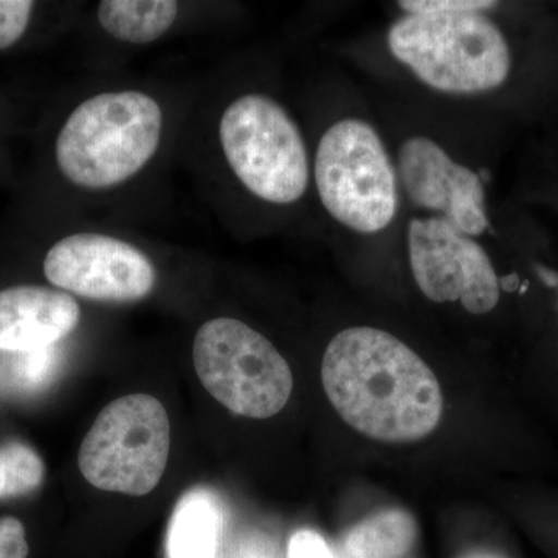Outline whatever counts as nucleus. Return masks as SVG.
Returning <instances> with one entry per match:
<instances>
[{"label": "nucleus", "instance_id": "obj_6", "mask_svg": "<svg viewBox=\"0 0 558 558\" xmlns=\"http://www.w3.org/2000/svg\"><path fill=\"white\" fill-rule=\"evenodd\" d=\"M219 137L231 170L259 199L289 205L306 193V145L279 102L266 95H242L223 112Z\"/></svg>", "mask_w": 558, "mask_h": 558}, {"label": "nucleus", "instance_id": "obj_18", "mask_svg": "<svg viewBox=\"0 0 558 558\" xmlns=\"http://www.w3.org/2000/svg\"><path fill=\"white\" fill-rule=\"evenodd\" d=\"M33 7L35 3L28 0H0V50L9 49L22 38Z\"/></svg>", "mask_w": 558, "mask_h": 558}, {"label": "nucleus", "instance_id": "obj_3", "mask_svg": "<svg viewBox=\"0 0 558 558\" xmlns=\"http://www.w3.org/2000/svg\"><path fill=\"white\" fill-rule=\"evenodd\" d=\"M388 47L422 83L449 94L497 89L512 68L508 40L484 13L407 14L389 28Z\"/></svg>", "mask_w": 558, "mask_h": 558}, {"label": "nucleus", "instance_id": "obj_16", "mask_svg": "<svg viewBox=\"0 0 558 558\" xmlns=\"http://www.w3.org/2000/svg\"><path fill=\"white\" fill-rule=\"evenodd\" d=\"M57 348L46 347L33 351L17 352L13 362L14 380L25 389L44 387L58 366Z\"/></svg>", "mask_w": 558, "mask_h": 558}, {"label": "nucleus", "instance_id": "obj_5", "mask_svg": "<svg viewBox=\"0 0 558 558\" xmlns=\"http://www.w3.org/2000/svg\"><path fill=\"white\" fill-rule=\"evenodd\" d=\"M194 368L205 389L238 416L269 418L288 405L293 374L277 348L234 318H215L197 330Z\"/></svg>", "mask_w": 558, "mask_h": 558}, {"label": "nucleus", "instance_id": "obj_15", "mask_svg": "<svg viewBox=\"0 0 558 558\" xmlns=\"http://www.w3.org/2000/svg\"><path fill=\"white\" fill-rule=\"evenodd\" d=\"M44 480V462L36 451L20 442L0 447V498L21 497Z\"/></svg>", "mask_w": 558, "mask_h": 558}, {"label": "nucleus", "instance_id": "obj_12", "mask_svg": "<svg viewBox=\"0 0 558 558\" xmlns=\"http://www.w3.org/2000/svg\"><path fill=\"white\" fill-rule=\"evenodd\" d=\"M222 506L207 488L183 495L172 512L168 531V557L218 558L222 534Z\"/></svg>", "mask_w": 558, "mask_h": 558}, {"label": "nucleus", "instance_id": "obj_1", "mask_svg": "<svg viewBox=\"0 0 558 558\" xmlns=\"http://www.w3.org/2000/svg\"><path fill=\"white\" fill-rule=\"evenodd\" d=\"M322 380L340 417L366 438L416 442L442 418L438 377L387 330L355 326L337 333L323 355Z\"/></svg>", "mask_w": 558, "mask_h": 558}, {"label": "nucleus", "instance_id": "obj_21", "mask_svg": "<svg viewBox=\"0 0 558 558\" xmlns=\"http://www.w3.org/2000/svg\"><path fill=\"white\" fill-rule=\"evenodd\" d=\"M458 558H508L501 556V554L494 553V550L488 549H473L469 550V553L462 554Z\"/></svg>", "mask_w": 558, "mask_h": 558}, {"label": "nucleus", "instance_id": "obj_20", "mask_svg": "<svg viewBox=\"0 0 558 558\" xmlns=\"http://www.w3.org/2000/svg\"><path fill=\"white\" fill-rule=\"evenodd\" d=\"M288 558H336L328 543L317 532L300 531L290 538Z\"/></svg>", "mask_w": 558, "mask_h": 558}, {"label": "nucleus", "instance_id": "obj_4", "mask_svg": "<svg viewBox=\"0 0 558 558\" xmlns=\"http://www.w3.org/2000/svg\"><path fill=\"white\" fill-rule=\"evenodd\" d=\"M315 183L326 211L357 233H379L398 213L395 165L366 121H337L325 132L315 156Z\"/></svg>", "mask_w": 558, "mask_h": 558}, {"label": "nucleus", "instance_id": "obj_14", "mask_svg": "<svg viewBox=\"0 0 558 558\" xmlns=\"http://www.w3.org/2000/svg\"><path fill=\"white\" fill-rule=\"evenodd\" d=\"M179 14L172 0H102L98 21L112 38L131 44L154 43L170 31Z\"/></svg>", "mask_w": 558, "mask_h": 558}, {"label": "nucleus", "instance_id": "obj_7", "mask_svg": "<svg viewBox=\"0 0 558 558\" xmlns=\"http://www.w3.org/2000/svg\"><path fill=\"white\" fill-rule=\"evenodd\" d=\"M171 449L170 417L149 395L113 400L81 444L78 464L92 486L143 497L160 483Z\"/></svg>", "mask_w": 558, "mask_h": 558}, {"label": "nucleus", "instance_id": "obj_2", "mask_svg": "<svg viewBox=\"0 0 558 558\" xmlns=\"http://www.w3.org/2000/svg\"><path fill=\"white\" fill-rule=\"evenodd\" d=\"M163 113L138 90L106 92L81 102L58 135L57 161L64 178L81 189L120 185L159 149Z\"/></svg>", "mask_w": 558, "mask_h": 558}, {"label": "nucleus", "instance_id": "obj_19", "mask_svg": "<svg viewBox=\"0 0 558 558\" xmlns=\"http://www.w3.org/2000/svg\"><path fill=\"white\" fill-rule=\"evenodd\" d=\"M28 543L20 520H0V558H27Z\"/></svg>", "mask_w": 558, "mask_h": 558}, {"label": "nucleus", "instance_id": "obj_9", "mask_svg": "<svg viewBox=\"0 0 558 558\" xmlns=\"http://www.w3.org/2000/svg\"><path fill=\"white\" fill-rule=\"evenodd\" d=\"M44 274L51 284L97 301H138L156 286V269L130 242L98 233L58 241L47 253Z\"/></svg>", "mask_w": 558, "mask_h": 558}, {"label": "nucleus", "instance_id": "obj_17", "mask_svg": "<svg viewBox=\"0 0 558 558\" xmlns=\"http://www.w3.org/2000/svg\"><path fill=\"white\" fill-rule=\"evenodd\" d=\"M492 0H403L400 9L411 16H444V14L484 13L494 9Z\"/></svg>", "mask_w": 558, "mask_h": 558}, {"label": "nucleus", "instance_id": "obj_10", "mask_svg": "<svg viewBox=\"0 0 558 558\" xmlns=\"http://www.w3.org/2000/svg\"><path fill=\"white\" fill-rule=\"evenodd\" d=\"M399 178L414 207L440 213V218L470 238L488 229L483 179L451 160L433 140L413 137L403 143Z\"/></svg>", "mask_w": 558, "mask_h": 558}, {"label": "nucleus", "instance_id": "obj_13", "mask_svg": "<svg viewBox=\"0 0 558 558\" xmlns=\"http://www.w3.org/2000/svg\"><path fill=\"white\" fill-rule=\"evenodd\" d=\"M417 538V521L409 510H380L349 529L340 558H407Z\"/></svg>", "mask_w": 558, "mask_h": 558}, {"label": "nucleus", "instance_id": "obj_8", "mask_svg": "<svg viewBox=\"0 0 558 558\" xmlns=\"http://www.w3.org/2000/svg\"><path fill=\"white\" fill-rule=\"evenodd\" d=\"M409 259L417 288L433 303L459 301L473 315L497 307L501 286L486 250L449 220H411Z\"/></svg>", "mask_w": 558, "mask_h": 558}, {"label": "nucleus", "instance_id": "obj_11", "mask_svg": "<svg viewBox=\"0 0 558 558\" xmlns=\"http://www.w3.org/2000/svg\"><path fill=\"white\" fill-rule=\"evenodd\" d=\"M78 303L60 290L17 286L0 290V349L53 347L78 326Z\"/></svg>", "mask_w": 558, "mask_h": 558}]
</instances>
